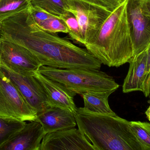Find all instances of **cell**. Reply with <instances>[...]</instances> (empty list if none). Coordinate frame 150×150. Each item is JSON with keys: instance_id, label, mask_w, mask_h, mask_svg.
I'll return each mask as SVG.
<instances>
[{"instance_id": "5b68a950", "label": "cell", "mask_w": 150, "mask_h": 150, "mask_svg": "<svg viewBox=\"0 0 150 150\" xmlns=\"http://www.w3.org/2000/svg\"><path fill=\"white\" fill-rule=\"evenodd\" d=\"M127 11L134 56L150 46V0H127Z\"/></svg>"}, {"instance_id": "cb8c5ba5", "label": "cell", "mask_w": 150, "mask_h": 150, "mask_svg": "<svg viewBox=\"0 0 150 150\" xmlns=\"http://www.w3.org/2000/svg\"><path fill=\"white\" fill-rule=\"evenodd\" d=\"M0 42H1V38H0Z\"/></svg>"}, {"instance_id": "603a6c76", "label": "cell", "mask_w": 150, "mask_h": 150, "mask_svg": "<svg viewBox=\"0 0 150 150\" xmlns=\"http://www.w3.org/2000/svg\"><path fill=\"white\" fill-rule=\"evenodd\" d=\"M145 114L147 115V117L148 118V120L150 121V106L148 108V109L147 111L145 112Z\"/></svg>"}, {"instance_id": "e0dca14e", "label": "cell", "mask_w": 150, "mask_h": 150, "mask_svg": "<svg viewBox=\"0 0 150 150\" xmlns=\"http://www.w3.org/2000/svg\"><path fill=\"white\" fill-rule=\"evenodd\" d=\"M31 0H0V24L6 19L31 10Z\"/></svg>"}, {"instance_id": "8fae6325", "label": "cell", "mask_w": 150, "mask_h": 150, "mask_svg": "<svg viewBox=\"0 0 150 150\" xmlns=\"http://www.w3.org/2000/svg\"><path fill=\"white\" fill-rule=\"evenodd\" d=\"M40 150H98L79 130L72 128L47 134Z\"/></svg>"}, {"instance_id": "30bf717a", "label": "cell", "mask_w": 150, "mask_h": 150, "mask_svg": "<svg viewBox=\"0 0 150 150\" xmlns=\"http://www.w3.org/2000/svg\"><path fill=\"white\" fill-rule=\"evenodd\" d=\"M0 61L16 72L25 74L33 75L41 66L28 50L17 44L1 38Z\"/></svg>"}, {"instance_id": "7402d4cb", "label": "cell", "mask_w": 150, "mask_h": 150, "mask_svg": "<svg viewBox=\"0 0 150 150\" xmlns=\"http://www.w3.org/2000/svg\"><path fill=\"white\" fill-rule=\"evenodd\" d=\"M112 12L126 0H81Z\"/></svg>"}, {"instance_id": "3957f363", "label": "cell", "mask_w": 150, "mask_h": 150, "mask_svg": "<svg viewBox=\"0 0 150 150\" xmlns=\"http://www.w3.org/2000/svg\"><path fill=\"white\" fill-rule=\"evenodd\" d=\"M74 115L78 129L98 150H150L133 134L129 122L116 114H98L77 108Z\"/></svg>"}, {"instance_id": "9c48e42d", "label": "cell", "mask_w": 150, "mask_h": 150, "mask_svg": "<svg viewBox=\"0 0 150 150\" xmlns=\"http://www.w3.org/2000/svg\"><path fill=\"white\" fill-rule=\"evenodd\" d=\"M129 69L123 82L124 93L141 91L147 98L150 87V46L129 61Z\"/></svg>"}, {"instance_id": "d6986e66", "label": "cell", "mask_w": 150, "mask_h": 150, "mask_svg": "<svg viewBox=\"0 0 150 150\" xmlns=\"http://www.w3.org/2000/svg\"><path fill=\"white\" fill-rule=\"evenodd\" d=\"M26 123L15 119L0 117V147L22 129Z\"/></svg>"}, {"instance_id": "5bb4252c", "label": "cell", "mask_w": 150, "mask_h": 150, "mask_svg": "<svg viewBox=\"0 0 150 150\" xmlns=\"http://www.w3.org/2000/svg\"><path fill=\"white\" fill-rule=\"evenodd\" d=\"M35 121L41 124L46 134L71 129L77 125L75 115L72 112L50 106L37 114Z\"/></svg>"}, {"instance_id": "ba28073f", "label": "cell", "mask_w": 150, "mask_h": 150, "mask_svg": "<svg viewBox=\"0 0 150 150\" xmlns=\"http://www.w3.org/2000/svg\"><path fill=\"white\" fill-rule=\"evenodd\" d=\"M0 69L13 83L22 97L37 114L49 106L42 86L33 75L16 72L1 61Z\"/></svg>"}, {"instance_id": "7a4b0ae2", "label": "cell", "mask_w": 150, "mask_h": 150, "mask_svg": "<svg viewBox=\"0 0 150 150\" xmlns=\"http://www.w3.org/2000/svg\"><path fill=\"white\" fill-rule=\"evenodd\" d=\"M126 0L106 19L85 46L102 64L119 67L128 63L134 49L127 15Z\"/></svg>"}, {"instance_id": "4fadbf2b", "label": "cell", "mask_w": 150, "mask_h": 150, "mask_svg": "<svg viewBox=\"0 0 150 150\" xmlns=\"http://www.w3.org/2000/svg\"><path fill=\"white\" fill-rule=\"evenodd\" d=\"M33 75L42 86L49 106L66 109L75 114L77 108L74 102L76 94L61 84L43 76L38 70L33 72Z\"/></svg>"}, {"instance_id": "6da1fadb", "label": "cell", "mask_w": 150, "mask_h": 150, "mask_svg": "<svg viewBox=\"0 0 150 150\" xmlns=\"http://www.w3.org/2000/svg\"><path fill=\"white\" fill-rule=\"evenodd\" d=\"M31 10L9 18L0 24V38L28 50L41 66L62 69H91L95 58L86 49L55 33L41 29Z\"/></svg>"}, {"instance_id": "9a60e30c", "label": "cell", "mask_w": 150, "mask_h": 150, "mask_svg": "<svg viewBox=\"0 0 150 150\" xmlns=\"http://www.w3.org/2000/svg\"><path fill=\"white\" fill-rule=\"evenodd\" d=\"M115 91L90 92L81 94L84 102V109L93 113L113 115L115 114L110 108L108 102L109 96Z\"/></svg>"}, {"instance_id": "44dd1931", "label": "cell", "mask_w": 150, "mask_h": 150, "mask_svg": "<svg viewBox=\"0 0 150 150\" xmlns=\"http://www.w3.org/2000/svg\"><path fill=\"white\" fill-rule=\"evenodd\" d=\"M62 20L66 24L69 30V35L75 41L83 45L82 38L80 26L77 19L71 12L68 11L62 18Z\"/></svg>"}, {"instance_id": "52a82bcc", "label": "cell", "mask_w": 150, "mask_h": 150, "mask_svg": "<svg viewBox=\"0 0 150 150\" xmlns=\"http://www.w3.org/2000/svg\"><path fill=\"white\" fill-rule=\"evenodd\" d=\"M68 11L77 19L85 45L98 30L111 12L81 0H65Z\"/></svg>"}, {"instance_id": "277c9868", "label": "cell", "mask_w": 150, "mask_h": 150, "mask_svg": "<svg viewBox=\"0 0 150 150\" xmlns=\"http://www.w3.org/2000/svg\"><path fill=\"white\" fill-rule=\"evenodd\" d=\"M38 71L75 94L81 95L90 92L115 91L119 87L112 77L100 70L62 69L41 66Z\"/></svg>"}, {"instance_id": "8992f818", "label": "cell", "mask_w": 150, "mask_h": 150, "mask_svg": "<svg viewBox=\"0 0 150 150\" xmlns=\"http://www.w3.org/2000/svg\"><path fill=\"white\" fill-rule=\"evenodd\" d=\"M37 115V112L0 69V117L31 122L36 120Z\"/></svg>"}, {"instance_id": "2e32d148", "label": "cell", "mask_w": 150, "mask_h": 150, "mask_svg": "<svg viewBox=\"0 0 150 150\" xmlns=\"http://www.w3.org/2000/svg\"><path fill=\"white\" fill-rule=\"evenodd\" d=\"M31 11L36 23L44 30L53 33H69L68 27L61 19L34 8H32Z\"/></svg>"}, {"instance_id": "7c38bea8", "label": "cell", "mask_w": 150, "mask_h": 150, "mask_svg": "<svg viewBox=\"0 0 150 150\" xmlns=\"http://www.w3.org/2000/svg\"><path fill=\"white\" fill-rule=\"evenodd\" d=\"M45 135L38 122H30L1 146L0 150H40Z\"/></svg>"}, {"instance_id": "ffe728a7", "label": "cell", "mask_w": 150, "mask_h": 150, "mask_svg": "<svg viewBox=\"0 0 150 150\" xmlns=\"http://www.w3.org/2000/svg\"><path fill=\"white\" fill-rule=\"evenodd\" d=\"M129 127L138 141L150 149V124L141 121L129 122Z\"/></svg>"}, {"instance_id": "ac0fdd59", "label": "cell", "mask_w": 150, "mask_h": 150, "mask_svg": "<svg viewBox=\"0 0 150 150\" xmlns=\"http://www.w3.org/2000/svg\"><path fill=\"white\" fill-rule=\"evenodd\" d=\"M32 8L39 10L60 19L68 12L65 0H31Z\"/></svg>"}]
</instances>
